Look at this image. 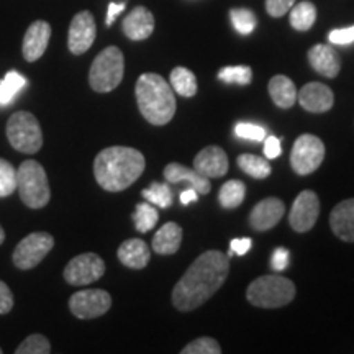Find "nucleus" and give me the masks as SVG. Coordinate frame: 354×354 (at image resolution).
<instances>
[{"label":"nucleus","mask_w":354,"mask_h":354,"mask_svg":"<svg viewBox=\"0 0 354 354\" xmlns=\"http://www.w3.org/2000/svg\"><path fill=\"white\" fill-rule=\"evenodd\" d=\"M118 261L130 269H145L151 259V251L143 240L131 238L123 241L117 251Z\"/></svg>","instance_id":"22"},{"label":"nucleus","mask_w":354,"mask_h":354,"mask_svg":"<svg viewBox=\"0 0 354 354\" xmlns=\"http://www.w3.org/2000/svg\"><path fill=\"white\" fill-rule=\"evenodd\" d=\"M294 6L295 0H266V12L274 19H281Z\"/></svg>","instance_id":"38"},{"label":"nucleus","mask_w":354,"mask_h":354,"mask_svg":"<svg viewBox=\"0 0 354 354\" xmlns=\"http://www.w3.org/2000/svg\"><path fill=\"white\" fill-rule=\"evenodd\" d=\"M286 205L281 198L277 197H268L259 203H256V207L251 210L250 215V225L258 232H266V230H271L281 221L284 216Z\"/></svg>","instance_id":"16"},{"label":"nucleus","mask_w":354,"mask_h":354,"mask_svg":"<svg viewBox=\"0 0 354 354\" xmlns=\"http://www.w3.org/2000/svg\"><path fill=\"white\" fill-rule=\"evenodd\" d=\"M13 294L6 282L0 281V315H7L8 312L13 308Z\"/></svg>","instance_id":"39"},{"label":"nucleus","mask_w":354,"mask_h":354,"mask_svg":"<svg viewBox=\"0 0 354 354\" xmlns=\"http://www.w3.org/2000/svg\"><path fill=\"white\" fill-rule=\"evenodd\" d=\"M146 159L141 151L128 146H110L95 156L94 176L104 190L122 192L143 174Z\"/></svg>","instance_id":"2"},{"label":"nucleus","mask_w":354,"mask_h":354,"mask_svg":"<svg viewBox=\"0 0 354 354\" xmlns=\"http://www.w3.org/2000/svg\"><path fill=\"white\" fill-rule=\"evenodd\" d=\"M330 227L339 240L354 243V198L339 202L331 210Z\"/></svg>","instance_id":"20"},{"label":"nucleus","mask_w":354,"mask_h":354,"mask_svg":"<svg viewBox=\"0 0 354 354\" xmlns=\"http://www.w3.org/2000/svg\"><path fill=\"white\" fill-rule=\"evenodd\" d=\"M135 94L145 120L156 127H162L172 120L177 107L174 91L159 74L146 73L140 76Z\"/></svg>","instance_id":"3"},{"label":"nucleus","mask_w":354,"mask_h":354,"mask_svg":"<svg viewBox=\"0 0 354 354\" xmlns=\"http://www.w3.org/2000/svg\"><path fill=\"white\" fill-rule=\"evenodd\" d=\"M197 198H198V194H197V190L194 189V187L185 189L184 192L180 194V203H183V205H189V203L196 202Z\"/></svg>","instance_id":"45"},{"label":"nucleus","mask_w":354,"mask_h":354,"mask_svg":"<svg viewBox=\"0 0 354 354\" xmlns=\"http://www.w3.org/2000/svg\"><path fill=\"white\" fill-rule=\"evenodd\" d=\"M282 148H281V140L276 138V136H269L266 138L264 143V154L268 159H276L281 156Z\"/></svg>","instance_id":"43"},{"label":"nucleus","mask_w":354,"mask_h":354,"mask_svg":"<svg viewBox=\"0 0 354 354\" xmlns=\"http://www.w3.org/2000/svg\"><path fill=\"white\" fill-rule=\"evenodd\" d=\"M122 30L131 41H143L154 32V17L146 7H135L122 21Z\"/></svg>","instance_id":"18"},{"label":"nucleus","mask_w":354,"mask_h":354,"mask_svg":"<svg viewBox=\"0 0 354 354\" xmlns=\"http://www.w3.org/2000/svg\"><path fill=\"white\" fill-rule=\"evenodd\" d=\"M7 138L13 149L20 153L35 154L43 146V131L33 113L20 110L7 122Z\"/></svg>","instance_id":"7"},{"label":"nucleus","mask_w":354,"mask_h":354,"mask_svg":"<svg viewBox=\"0 0 354 354\" xmlns=\"http://www.w3.org/2000/svg\"><path fill=\"white\" fill-rule=\"evenodd\" d=\"M17 190L21 202L28 209H43L50 203L51 189L44 167L38 161L28 159L17 169Z\"/></svg>","instance_id":"5"},{"label":"nucleus","mask_w":354,"mask_h":354,"mask_svg":"<svg viewBox=\"0 0 354 354\" xmlns=\"http://www.w3.org/2000/svg\"><path fill=\"white\" fill-rule=\"evenodd\" d=\"M165 177L167 183L171 184L187 180L190 187L196 189L197 194H201V196H207L212 189L209 177L202 176L201 172H197L196 169H190V167L179 165V162H169V165L165 167Z\"/></svg>","instance_id":"21"},{"label":"nucleus","mask_w":354,"mask_h":354,"mask_svg":"<svg viewBox=\"0 0 354 354\" xmlns=\"http://www.w3.org/2000/svg\"><path fill=\"white\" fill-rule=\"evenodd\" d=\"M308 63L323 77L335 79L342 71V59L330 44H315L308 51Z\"/></svg>","instance_id":"19"},{"label":"nucleus","mask_w":354,"mask_h":354,"mask_svg":"<svg viewBox=\"0 0 354 354\" xmlns=\"http://www.w3.org/2000/svg\"><path fill=\"white\" fill-rule=\"evenodd\" d=\"M26 84V79L20 76L17 71H10L7 73V76L3 77V81L0 82V105L10 104V100L17 95V92L20 88H24Z\"/></svg>","instance_id":"32"},{"label":"nucleus","mask_w":354,"mask_h":354,"mask_svg":"<svg viewBox=\"0 0 354 354\" xmlns=\"http://www.w3.org/2000/svg\"><path fill=\"white\" fill-rule=\"evenodd\" d=\"M330 43L333 44H349L354 41V25L348 26V28H338L330 32L328 35Z\"/></svg>","instance_id":"40"},{"label":"nucleus","mask_w":354,"mask_h":354,"mask_svg":"<svg viewBox=\"0 0 354 354\" xmlns=\"http://www.w3.org/2000/svg\"><path fill=\"white\" fill-rule=\"evenodd\" d=\"M269 95L281 109H290L297 102V87L287 76H274L269 81Z\"/></svg>","instance_id":"24"},{"label":"nucleus","mask_w":354,"mask_h":354,"mask_svg":"<svg viewBox=\"0 0 354 354\" xmlns=\"http://www.w3.org/2000/svg\"><path fill=\"white\" fill-rule=\"evenodd\" d=\"M234 133L240 138L250 141H263L266 138L264 128L254 125V123H238L236 128H234Z\"/></svg>","instance_id":"37"},{"label":"nucleus","mask_w":354,"mask_h":354,"mask_svg":"<svg viewBox=\"0 0 354 354\" xmlns=\"http://www.w3.org/2000/svg\"><path fill=\"white\" fill-rule=\"evenodd\" d=\"M17 190V169L7 159L0 158V197L12 196Z\"/></svg>","instance_id":"35"},{"label":"nucleus","mask_w":354,"mask_h":354,"mask_svg":"<svg viewBox=\"0 0 354 354\" xmlns=\"http://www.w3.org/2000/svg\"><path fill=\"white\" fill-rule=\"evenodd\" d=\"M238 166L241 171H245L248 176L254 179H266L271 176V165L264 158L256 156V154H241L238 156Z\"/></svg>","instance_id":"28"},{"label":"nucleus","mask_w":354,"mask_h":354,"mask_svg":"<svg viewBox=\"0 0 354 354\" xmlns=\"http://www.w3.org/2000/svg\"><path fill=\"white\" fill-rule=\"evenodd\" d=\"M230 272V256L210 250L190 264L172 290V304L179 312H192L223 286Z\"/></svg>","instance_id":"1"},{"label":"nucleus","mask_w":354,"mask_h":354,"mask_svg":"<svg viewBox=\"0 0 354 354\" xmlns=\"http://www.w3.org/2000/svg\"><path fill=\"white\" fill-rule=\"evenodd\" d=\"M289 259H290V254L286 248H277V250H274L272 258H271V266L274 271L277 272L284 271L287 266H289Z\"/></svg>","instance_id":"41"},{"label":"nucleus","mask_w":354,"mask_h":354,"mask_svg":"<svg viewBox=\"0 0 354 354\" xmlns=\"http://www.w3.org/2000/svg\"><path fill=\"white\" fill-rule=\"evenodd\" d=\"M125 10V3H110L109 6V13H107V26H110L115 21V17L118 15V13H122Z\"/></svg>","instance_id":"44"},{"label":"nucleus","mask_w":354,"mask_h":354,"mask_svg":"<svg viewBox=\"0 0 354 354\" xmlns=\"http://www.w3.org/2000/svg\"><path fill=\"white\" fill-rule=\"evenodd\" d=\"M297 100L307 112L325 113L335 105V94L325 84L308 82L297 92Z\"/></svg>","instance_id":"14"},{"label":"nucleus","mask_w":354,"mask_h":354,"mask_svg":"<svg viewBox=\"0 0 354 354\" xmlns=\"http://www.w3.org/2000/svg\"><path fill=\"white\" fill-rule=\"evenodd\" d=\"M246 196V185L241 183V180H228L227 184L221 185L220 194H218V201L220 205L223 209H236L240 207L243 201H245Z\"/></svg>","instance_id":"27"},{"label":"nucleus","mask_w":354,"mask_h":354,"mask_svg":"<svg viewBox=\"0 0 354 354\" xmlns=\"http://www.w3.org/2000/svg\"><path fill=\"white\" fill-rule=\"evenodd\" d=\"M295 297L294 282L287 277L269 274L253 281L246 290L248 302L261 308H279L290 304Z\"/></svg>","instance_id":"4"},{"label":"nucleus","mask_w":354,"mask_h":354,"mask_svg":"<svg viewBox=\"0 0 354 354\" xmlns=\"http://www.w3.org/2000/svg\"><path fill=\"white\" fill-rule=\"evenodd\" d=\"M183 354H220L221 348L216 339L210 336H202V338L194 339L187 346L183 348Z\"/></svg>","instance_id":"36"},{"label":"nucleus","mask_w":354,"mask_h":354,"mask_svg":"<svg viewBox=\"0 0 354 354\" xmlns=\"http://www.w3.org/2000/svg\"><path fill=\"white\" fill-rule=\"evenodd\" d=\"M3 241H6V232H3L2 225H0V245H2Z\"/></svg>","instance_id":"46"},{"label":"nucleus","mask_w":354,"mask_h":354,"mask_svg":"<svg viewBox=\"0 0 354 354\" xmlns=\"http://www.w3.org/2000/svg\"><path fill=\"white\" fill-rule=\"evenodd\" d=\"M194 169L205 177H223L230 169L228 156L220 146H207L194 159Z\"/></svg>","instance_id":"17"},{"label":"nucleus","mask_w":354,"mask_h":354,"mask_svg":"<svg viewBox=\"0 0 354 354\" xmlns=\"http://www.w3.org/2000/svg\"><path fill=\"white\" fill-rule=\"evenodd\" d=\"M2 353H3V351H2V348H0V354H2Z\"/></svg>","instance_id":"47"},{"label":"nucleus","mask_w":354,"mask_h":354,"mask_svg":"<svg viewBox=\"0 0 354 354\" xmlns=\"http://www.w3.org/2000/svg\"><path fill=\"white\" fill-rule=\"evenodd\" d=\"M159 220L158 209L153 205V203L145 202L138 203L135 209V214H133V221H135V227L140 233H148L149 230L156 227Z\"/></svg>","instance_id":"29"},{"label":"nucleus","mask_w":354,"mask_h":354,"mask_svg":"<svg viewBox=\"0 0 354 354\" xmlns=\"http://www.w3.org/2000/svg\"><path fill=\"white\" fill-rule=\"evenodd\" d=\"M290 26L297 32H308L317 20V7L308 0L297 3L290 8Z\"/></svg>","instance_id":"25"},{"label":"nucleus","mask_w":354,"mask_h":354,"mask_svg":"<svg viewBox=\"0 0 354 354\" xmlns=\"http://www.w3.org/2000/svg\"><path fill=\"white\" fill-rule=\"evenodd\" d=\"M55 246V238L46 232H35L25 236L12 254V261L15 268L21 271H28V269L37 268L41 261L46 258L48 253Z\"/></svg>","instance_id":"9"},{"label":"nucleus","mask_w":354,"mask_h":354,"mask_svg":"<svg viewBox=\"0 0 354 354\" xmlns=\"http://www.w3.org/2000/svg\"><path fill=\"white\" fill-rule=\"evenodd\" d=\"M17 354H50L51 343L46 336L35 333L20 343V346L15 349Z\"/></svg>","instance_id":"34"},{"label":"nucleus","mask_w":354,"mask_h":354,"mask_svg":"<svg viewBox=\"0 0 354 354\" xmlns=\"http://www.w3.org/2000/svg\"><path fill=\"white\" fill-rule=\"evenodd\" d=\"M112 307V297L107 290L86 289L73 294L69 299V310L79 320H92L102 317Z\"/></svg>","instance_id":"10"},{"label":"nucleus","mask_w":354,"mask_h":354,"mask_svg":"<svg viewBox=\"0 0 354 354\" xmlns=\"http://www.w3.org/2000/svg\"><path fill=\"white\" fill-rule=\"evenodd\" d=\"M230 19L238 33L250 35L256 28V15L248 8H232L230 10Z\"/></svg>","instance_id":"33"},{"label":"nucleus","mask_w":354,"mask_h":354,"mask_svg":"<svg viewBox=\"0 0 354 354\" xmlns=\"http://www.w3.org/2000/svg\"><path fill=\"white\" fill-rule=\"evenodd\" d=\"M125 74V57L117 46H109L95 56L88 71V84L92 91L107 94L120 86Z\"/></svg>","instance_id":"6"},{"label":"nucleus","mask_w":354,"mask_h":354,"mask_svg":"<svg viewBox=\"0 0 354 354\" xmlns=\"http://www.w3.org/2000/svg\"><path fill=\"white\" fill-rule=\"evenodd\" d=\"M218 79L227 84L248 86L253 81V69L250 66H227L218 71Z\"/></svg>","instance_id":"31"},{"label":"nucleus","mask_w":354,"mask_h":354,"mask_svg":"<svg viewBox=\"0 0 354 354\" xmlns=\"http://www.w3.org/2000/svg\"><path fill=\"white\" fill-rule=\"evenodd\" d=\"M318 215H320V201L313 190L300 192L295 202L292 203L289 225L297 233H307L315 227Z\"/></svg>","instance_id":"12"},{"label":"nucleus","mask_w":354,"mask_h":354,"mask_svg":"<svg viewBox=\"0 0 354 354\" xmlns=\"http://www.w3.org/2000/svg\"><path fill=\"white\" fill-rule=\"evenodd\" d=\"M325 159V145L315 135H300L292 146L290 165L295 174L308 176L322 166Z\"/></svg>","instance_id":"8"},{"label":"nucleus","mask_w":354,"mask_h":354,"mask_svg":"<svg viewBox=\"0 0 354 354\" xmlns=\"http://www.w3.org/2000/svg\"><path fill=\"white\" fill-rule=\"evenodd\" d=\"M180 243H183V228L174 221H167L154 234L153 250L158 254L169 256L179 251Z\"/></svg>","instance_id":"23"},{"label":"nucleus","mask_w":354,"mask_h":354,"mask_svg":"<svg viewBox=\"0 0 354 354\" xmlns=\"http://www.w3.org/2000/svg\"><path fill=\"white\" fill-rule=\"evenodd\" d=\"M251 245H253V241H251L250 238H234V240H232V243H230L228 256H232L233 253L238 256L246 254L248 251H250Z\"/></svg>","instance_id":"42"},{"label":"nucleus","mask_w":354,"mask_h":354,"mask_svg":"<svg viewBox=\"0 0 354 354\" xmlns=\"http://www.w3.org/2000/svg\"><path fill=\"white\" fill-rule=\"evenodd\" d=\"M97 37V26L94 15L88 10H82L74 15L69 25L68 46L73 55H84L91 50Z\"/></svg>","instance_id":"13"},{"label":"nucleus","mask_w":354,"mask_h":354,"mask_svg":"<svg viewBox=\"0 0 354 354\" xmlns=\"http://www.w3.org/2000/svg\"><path fill=\"white\" fill-rule=\"evenodd\" d=\"M141 196H143L149 203L161 207V209L171 207L172 201H174L171 187L165 183H153L149 187H146L143 192H141Z\"/></svg>","instance_id":"30"},{"label":"nucleus","mask_w":354,"mask_h":354,"mask_svg":"<svg viewBox=\"0 0 354 354\" xmlns=\"http://www.w3.org/2000/svg\"><path fill=\"white\" fill-rule=\"evenodd\" d=\"M171 87L174 88L179 95L194 97L197 94L196 74L187 68L177 66V68L171 71Z\"/></svg>","instance_id":"26"},{"label":"nucleus","mask_w":354,"mask_h":354,"mask_svg":"<svg viewBox=\"0 0 354 354\" xmlns=\"http://www.w3.org/2000/svg\"><path fill=\"white\" fill-rule=\"evenodd\" d=\"M51 39V25L44 20H37L26 28L21 44V53L28 63H35L44 55Z\"/></svg>","instance_id":"15"},{"label":"nucleus","mask_w":354,"mask_h":354,"mask_svg":"<svg viewBox=\"0 0 354 354\" xmlns=\"http://www.w3.org/2000/svg\"><path fill=\"white\" fill-rule=\"evenodd\" d=\"M105 274V263L99 254L84 253L73 258L66 266L63 276L71 286H88Z\"/></svg>","instance_id":"11"}]
</instances>
